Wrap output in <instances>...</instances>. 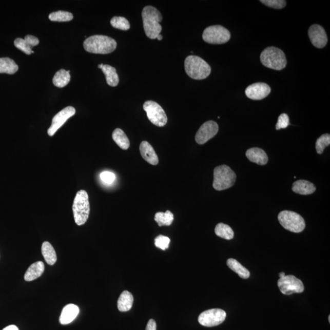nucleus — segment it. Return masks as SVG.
Instances as JSON below:
<instances>
[{
	"label": "nucleus",
	"mask_w": 330,
	"mask_h": 330,
	"mask_svg": "<svg viewBox=\"0 0 330 330\" xmlns=\"http://www.w3.org/2000/svg\"><path fill=\"white\" fill-rule=\"evenodd\" d=\"M215 232L217 236L226 240L232 239L235 235L231 227L222 223L218 224L215 229Z\"/></svg>",
	"instance_id": "obj_30"
},
{
	"label": "nucleus",
	"mask_w": 330,
	"mask_h": 330,
	"mask_svg": "<svg viewBox=\"0 0 330 330\" xmlns=\"http://www.w3.org/2000/svg\"><path fill=\"white\" fill-rule=\"evenodd\" d=\"M226 313L221 309H211L202 313L198 317V322L201 325L207 327L219 325L225 321Z\"/></svg>",
	"instance_id": "obj_10"
},
{
	"label": "nucleus",
	"mask_w": 330,
	"mask_h": 330,
	"mask_svg": "<svg viewBox=\"0 0 330 330\" xmlns=\"http://www.w3.org/2000/svg\"><path fill=\"white\" fill-rule=\"evenodd\" d=\"M111 26L114 28L120 29L121 30H129L130 26L129 22L123 17H114L110 21Z\"/></svg>",
	"instance_id": "obj_32"
},
{
	"label": "nucleus",
	"mask_w": 330,
	"mask_h": 330,
	"mask_svg": "<svg viewBox=\"0 0 330 330\" xmlns=\"http://www.w3.org/2000/svg\"><path fill=\"white\" fill-rule=\"evenodd\" d=\"M271 88L265 83H256L248 86L245 90L246 95L254 101H260L270 94Z\"/></svg>",
	"instance_id": "obj_14"
},
{
	"label": "nucleus",
	"mask_w": 330,
	"mask_h": 330,
	"mask_svg": "<svg viewBox=\"0 0 330 330\" xmlns=\"http://www.w3.org/2000/svg\"><path fill=\"white\" fill-rule=\"evenodd\" d=\"M170 241V239L168 237L160 235L155 239V245L162 250H165L168 248Z\"/></svg>",
	"instance_id": "obj_34"
},
{
	"label": "nucleus",
	"mask_w": 330,
	"mask_h": 330,
	"mask_svg": "<svg viewBox=\"0 0 330 330\" xmlns=\"http://www.w3.org/2000/svg\"><path fill=\"white\" fill-rule=\"evenodd\" d=\"M133 297L129 291L125 290L121 294L118 301V308L121 312H127L132 308Z\"/></svg>",
	"instance_id": "obj_22"
},
{
	"label": "nucleus",
	"mask_w": 330,
	"mask_h": 330,
	"mask_svg": "<svg viewBox=\"0 0 330 330\" xmlns=\"http://www.w3.org/2000/svg\"><path fill=\"white\" fill-rule=\"evenodd\" d=\"M103 66H104L103 64H101V65H99L98 66V67L99 69H102V67H103Z\"/></svg>",
	"instance_id": "obj_42"
},
{
	"label": "nucleus",
	"mask_w": 330,
	"mask_h": 330,
	"mask_svg": "<svg viewBox=\"0 0 330 330\" xmlns=\"http://www.w3.org/2000/svg\"><path fill=\"white\" fill-rule=\"evenodd\" d=\"M18 70V66L13 60L9 57L0 59V73H5L8 74H14Z\"/></svg>",
	"instance_id": "obj_25"
},
{
	"label": "nucleus",
	"mask_w": 330,
	"mask_h": 330,
	"mask_svg": "<svg viewBox=\"0 0 330 330\" xmlns=\"http://www.w3.org/2000/svg\"><path fill=\"white\" fill-rule=\"evenodd\" d=\"M278 286L281 293L284 295L302 293L304 290L302 281L294 275H287L279 279Z\"/></svg>",
	"instance_id": "obj_11"
},
{
	"label": "nucleus",
	"mask_w": 330,
	"mask_h": 330,
	"mask_svg": "<svg viewBox=\"0 0 330 330\" xmlns=\"http://www.w3.org/2000/svg\"><path fill=\"white\" fill-rule=\"evenodd\" d=\"M279 276H280V278H283L285 276H286V275H285L284 272H281V273L280 274H279Z\"/></svg>",
	"instance_id": "obj_40"
},
{
	"label": "nucleus",
	"mask_w": 330,
	"mask_h": 330,
	"mask_svg": "<svg viewBox=\"0 0 330 330\" xmlns=\"http://www.w3.org/2000/svg\"><path fill=\"white\" fill-rule=\"evenodd\" d=\"M101 69L105 75L107 84L113 87L118 86L120 79L117 72V69L113 67L107 65H104Z\"/></svg>",
	"instance_id": "obj_24"
},
{
	"label": "nucleus",
	"mask_w": 330,
	"mask_h": 330,
	"mask_svg": "<svg viewBox=\"0 0 330 330\" xmlns=\"http://www.w3.org/2000/svg\"><path fill=\"white\" fill-rule=\"evenodd\" d=\"M289 118L286 113H283L278 118V123L276 125V129H286L289 126Z\"/></svg>",
	"instance_id": "obj_36"
},
{
	"label": "nucleus",
	"mask_w": 330,
	"mask_h": 330,
	"mask_svg": "<svg viewBox=\"0 0 330 330\" xmlns=\"http://www.w3.org/2000/svg\"><path fill=\"white\" fill-rule=\"evenodd\" d=\"M142 18L146 36L151 40L156 39L162 30L160 24L163 19L161 13L153 6H147L143 9Z\"/></svg>",
	"instance_id": "obj_1"
},
{
	"label": "nucleus",
	"mask_w": 330,
	"mask_h": 330,
	"mask_svg": "<svg viewBox=\"0 0 330 330\" xmlns=\"http://www.w3.org/2000/svg\"><path fill=\"white\" fill-rule=\"evenodd\" d=\"M203 39L207 43L211 44H223L230 39L228 30L220 25H213L205 29Z\"/></svg>",
	"instance_id": "obj_8"
},
{
	"label": "nucleus",
	"mask_w": 330,
	"mask_h": 330,
	"mask_svg": "<svg viewBox=\"0 0 330 330\" xmlns=\"http://www.w3.org/2000/svg\"><path fill=\"white\" fill-rule=\"evenodd\" d=\"M140 152L142 158L152 165H158L159 162L158 155L153 149V147L150 144L143 141L140 145Z\"/></svg>",
	"instance_id": "obj_17"
},
{
	"label": "nucleus",
	"mask_w": 330,
	"mask_h": 330,
	"mask_svg": "<svg viewBox=\"0 0 330 330\" xmlns=\"http://www.w3.org/2000/svg\"><path fill=\"white\" fill-rule=\"evenodd\" d=\"M3 330H19V329L17 326H16L15 325H11L6 326V327L3 329Z\"/></svg>",
	"instance_id": "obj_39"
},
{
	"label": "nucleus",
	"mask_w": 330,
	"mask_h": 330,
	"mask_svg": "<svg viewBox=\"0 0 330 330\" xmlns=\"http://www.w3.org/2000/svg\"><path fill=\"white\" fill-rule=\"evenodd\" d=\"M330 135L329 134H323L317 140L316 148L317 153L322 154L326 147L329 145Z\"/></svg>",
	"instance_id": "obj_33"
},
{
	"label": "nucleus",
	"mask_w": 330,
	"mask_h": 330,
	"mask_svg": "<svg viewBox=\"0 0 330 330\" xmlns=\"http://www.w3.org/2000/svg\"><path fill=\"white\" fill-rule=\"evenodd\" d=\"M100 176L102 181L108 184L113 183L115 179H116V176H115L114 173L110 171L102 172Z\"/></svg>",
	"instance_id": "obj_37"
},
{
	"label": "nucleus",
	"mask_w": 330,
	"mask_h": 330,
	"mask_svg": "<svg viewBox=\"0 0 330 330\" xmlns=\"http://www.w3.org/2000/svg\"><path fill=\"white\" fill-rule=\"evenodd\" d=\"M40 43L39 40L36 37L32 36V35H27L25 37V39L22 38H17L14 41V46L17 49L22 51L25 54H31L34 53L32 48L37 46Z\"/></svg>",
	"instance_id": "obj_16"
},
{
	"label": "nucleus",
	"mask_w": 330,
	"mask_h": 330,
	"mask_svg": "<svg viewBox=\"0 0 330 330\" xmlns=\"http://www.w3.org/2000/svg\"><path fill=\"white\" fill-rule=\"evenodd\" d=\"M219 130V125L216 122L207 121L198 130L195 136V140L199 145H204L216 136Z\"/></svg>",
	"instance_id": "obj_12"
},
{
	"label": "nucleus",
	"mask_w": 330,
	"mask_h": 330,
	"mask_svg": "<svg viewBox=\"0 0 330 330\" xmlns=\"http://www.w3.org/2000/svg\"><path fill=\"white\" fill-rule=\"evenodd\" d=\"M278 220L284 228L290 232L299 233L305 228V222L303 218L293 211H281L278 215Z\"/></svg>",
	"instance_id": "obj_7"
},
{
	"label": "nucleus",
	"mask_w": 330,
	"mask_h": 330,
	"mask_svg": "<svg viewBox=\"0 0 330 330\" xmlns=\"http://www.w3.org/2000/svg\"><path fill=\"white\" fill-rule=\"evenodd\" d=\"M184 65L187 74L195 80L206 79L211 73V67L209 64L200 56H187L185 60Z\"/></svg>",
	"instance_id": "obj_3"
},
{
	"label": "nucleus",
	"mask_w": 330,
	"mask_h": 330,
	"mask_svg": "<svg viewBox=\"0 0 330 330\" xmlns=\"http://www.w3.org/2000/svg\"><path fill=\"white\" fill-rule=\"evenodd\" d=\"M154 220L159 226H170L174 220V215L171 211L167 210L165 212H158L156 213Z\"/></svg>",
	"instance_id": "obj_29"
},
{
	"label": "nucleus",
	"mask_w": 330,
	"mask_h": 330,
	"mask_svg": "<svg viewBox=\"0 0 330 330\" xmlns=\"http://www.w3.org/2000/svg\"><path fill=\"white\" fill-rule=\"evenodd\" d=\"M45 265L43 262L37 261L31 264L25 274L24 279L26 281L36 280L43 274Z\"/></svg>",
	"instance_id": "obj_21"
},
{
	"label": "nucleus",
	"mask_w": 330,
	"mask_h": 330,
	"mask_svg": "<svg viewBox=\"0 0 330 330\" xmlns=\"http://www.w3.org/2000/svg\"><path fill=\"white\" fill-rule=\"evenodd\" d=\"M73 217L78 226L84 225L89 218L90 212L89 197L85 190H80L76 195L72 206Z\"/></svg>",
	"instance_id": "obj_4"
},
{
	"label": "nucleus",
	"mask_w": 330,
	"mask_h": 330,
	"mask_svg": "<svg viewBox=\"0 0 330 330\" xmlns=\"http://www.w3.org/2000/svg\"><path fill=\"white\" fill-rule=\"evenodd\" d=\"M83 47L86 52L95 54H108L117 49V43L113 38L103 35H94L86 39Z\"/></svg>",
	"instance_id": "obj_2"
},
{
	"label": "nucleus",
	"mask_w": 330,
	"mask_h": 330,
	"mask_svg": "<svg viewBox=\"0 0 330 330\" xmlns=\"http://www.w3.org/2000/svg\"><path fill=\"white\" fill-rule=\"evenodd\" d=\"M70 80V75L69 70L66 71L65 69H61L54 75L53 83L56 87L63 88L68 85Z\"/></svg>",
	"instance_id": "obj_28"
},
{
	"label": "nucleus",
	"mask_w": 330,
	"mask_h": 330,
	"mask_svg": "<svg viewBox=\"0 0 330 330\" xmlns=\"http://www.w3.org/2000/svg\"><path fill=\"white\" fill-rule=\"evenodd\" d=\"M143 109L146 112L147 118L155 126L163 127L167 123L168 118L164 110L157 102L146 101L143 105Z\"/></svg>",
	"instance_id": "obj_9"
},
{
	"label": "nucleus",
	"mask_w": 330,
	"mask_h": 330,
	"mask_svg": "<svg viewBox=\"0 0 330 330\" xmlns=\"http://www.w3.org/2000/svg\"><path fill=\"white\" fill-rule=\"evenodd\" d=\"M328 320H329V322H330V316H329L328 317Z\"/></svg>",
	"instance_id": "obj_43"
},
{
	"label": "nucleus",
	"mask_w": 330,
	"mask_h": 330,
	"mask_svg": "<svg viewBox=\"0 0 330 330\" xmlns=\"http://www.w3.org/2000/svg\"><path fill=\"white\" fill-rule=\"evenodd\" d=\"M246 156L249 161L259 165H265L268 162V159L267 153L264 150L258 148V147L249 149L246 152Z\"/></svg>",
	"instance_id": "obj_19"
},
{
	"label": "nucleus",
	"mask_w": 330,
	"mask_h": 330,
	"mask_svg": "<svg viewBox=\"0 0 330 330\" xmlns=\"http://www.w3.org/2000/svg\"><path fill=\"white\" fill-rule=\"evenodd\" d=\"M76 113V110L74 107L69 106L64 108L63 110L60 111L59 113H57L54 116L52 120V125L48 129L47 133L49 136L52 137L54 135L57 130L62 127L64 124L74 115Z\"/></svg>",
	"instance_id": "obj_13"
},
{
	"label": "nucleus",
	"mask_w": 330,
	"mask_h": 330,
	"mask_svg": "<svg viewBox=\"0 0 330 330\" xmlns=\"http://www.w3.org/2000/svg\"><path fill=\"white\" fill-rule=\"evenodd\" d=\"M261 62L264 66L274 70H281L286 67L287 60L283 51L275 47H268L261 54Z\"/></svg>",
	"instance_id": "obj_5"
},
{
	"label": "nucleus",
	"mask_w": 330,
	"mask_h": 330,
	"mask_svg": "<svg viewBox=\"0 0 330 330\" xmlns=\"http://www.w3.org/2000/svg\"><path fill=\"white\" fill-rule=\"evenodd\" d=\"M227 265L230 269L242 279H248L250 276V273L247 268L243 267L238 261L235 259L230 258L227 261Z\"/></svg>",
	"instance_id": "obj_26"
},
{
	"label": "nucleus",
	"mask_w": 330,
	"mask_h": 330,
	"mask_svg": "<svg viewBox=\"0 0 330 330\" xmlns=\"http://www.w3.org/2000/svg\"><path fill=\"white\" fill-rule=\"evenodd\" d=\"M308 36L314 46L322 49L328 43L327 35L322 27L319 25H313L308 30Z\"/></svg>",
	"instance_id": "obj_15"
},
{
	"label": "nucleus",
	"mask_w": 330,
	"mask_h": 330,
	"mask_svg": "<svg viewBox=\"0 0 330 330\" xmlns=\"http://www.w3.org/2000/svg\"><path fill=\"white\" fill-rule=\"evenodd\" d=\"M157 325L156 322L153 319H150L148 323H147L146 330H156Z\"/></svg>",
	"instance_id": "obj_38"
},
{
	"label": "nucleus",
	"mask_w": 330,
	"mask_h": 330,
	"mask_svg": "<svg viewBox=\"0 0 330 330\" xmlns=\"http://www.w3.org/2000/svg\"><path fill=\"white\" fill-rule=\"evenodd\" d=\"M260 2L268 7L277 9H283L286 5V2L284 0H261Z\"/></svg>",
	"instance_id": "obj_35"
},
{
	"label": "nucleus",
	"mask_w": 330,
	"mask_h": 330,
	"mask_svg": "<svg viewBox=\"0 0 330 330\" xmlns=\"http://www.w3.org/2000/svg\"><path fill=\"white\" fill-rule=\"evenodd\" d=\"M49 18L53 22H69L72 20L73 16L70 12L59 11L51 13Z\"/></svg>",
	"instance_id": "obj_31"
},
{
	"label": "nucleus",
	"mask_w": 330,
	"mask_h": 330,
	"mask_svg": "<svg viewBox=\"0 0 330 330\" xmlns=\"http://www.w3.org/2000/svg\"><path fill=\"white\" fill-rule=\"evenodd\" d=\"M156 39H158L159 41H161L163 39V36L162 35L159 34L158 37H157Z\"/></svg>",
	"instance_id": "obj_41"
},
{
	"label": "nucleus",
	"mask_w": 330,
	"mask_h": 330,
	"mask_svg": "<svg viewBox=\"0 0 330 330\" xmlns=\"http://www.w3.org/2000/svg\"><path fill=\"white\" fill-rule=\"evenodd\" d=\"M80 310L75 304H69L64 307L60 317L61 324L67 325L71 323L77 317Z\"/></svg>",
	"instance_id": "obj_18"
},
{
	"label": "nucleus",
	"mask_w": 330,
	"mask_h": 330,
	"mask_svg": "<svg viewBox=\"0 0 330 330\" xmlns=\"http://www.w3.org/2000/svg\"><path fill=\"white\" fill-rule=\"evenodd\" d=\"M236 181V174L229 166L223 165L214 169L213 187L216 190H226L232 187Z\"/></svg>",
	"instance_id": "obj_6"
},
{
	"label": "nucleus",
	"mask_w": 330,
	"mask_h": 330,
	"mask_svg": "<svg viewBox=\"0 0 330 330\" xmlns=\"http://www.w3.org/2000/svg\"><path fill=\"white\" fill-rule=\"evenodd\" d=\"M42 254H43L45 261L50 265H53L56 263L57 256L55 250L52 244L49 242H44L41 248Z\"/></svg>",
	"instance_id": "obj_23"
},
{
	"label": "nucleus",
	"mask_w": 330,
	"mask_h": 330,
	"mask_svg": "<svg viewBox=\"0 0 330 330\" xmlns=\"http://www.w3.org/2000/svg\"><path fill=\"white\" fill-rule=\"evenodd\" d=\"M316 190V186L312 182L305 180L297 181L293 186V191L299 195H308L313 194Z\"/></svg>",
	"instance_id": "obj_20"
},
{
	"label": "nucleus",
	"mask_w": 330,
	"mask_h": 330,
	"mask_svg": "<svg viewBox=\"0 0 330 330\" xmlns=\"http://www.w3.org/2000/svg\"><path fill=\"white\" fill-rule=\"evenodd\" d=\"M112 138L117 145L122 149L127 150L130 147V141L126 133L121 129H116L112 134Z\"/></svg>",
	"instance_id": "obj_27"
}]
</instances>
